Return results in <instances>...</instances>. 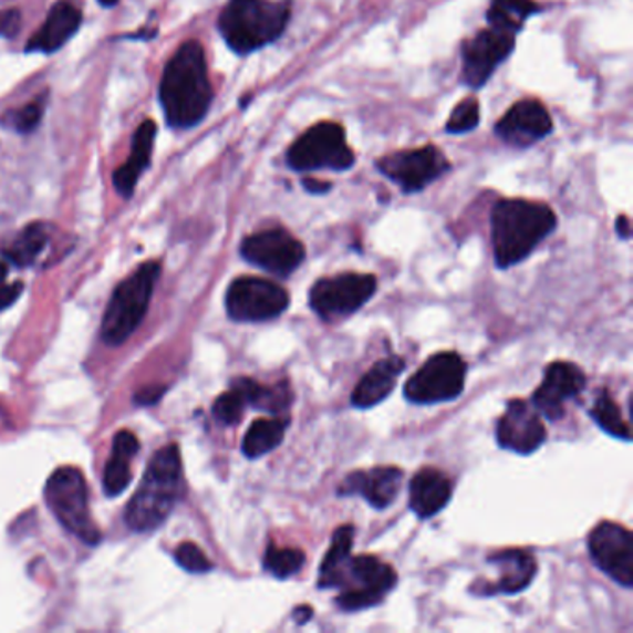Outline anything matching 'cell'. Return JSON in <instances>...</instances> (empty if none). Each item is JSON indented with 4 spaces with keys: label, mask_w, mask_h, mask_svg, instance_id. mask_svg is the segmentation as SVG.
I'll return each instance as SVG.
<instances>
[{
    "label": "cell",
    "mask_w": 633,
    "mask_h": 633,
    "mask_svg": "<svg viewBox=\"0 0 633 633\" xmlns=\"http://www.w3.org/2000/svg\"><path fill=\"white\" fill-rule=\"evenodd\" d=\"M452 481L435 468H422L411 481L409 507L421 518H432L443 511L452 498Z\"/></svg>",
    "instance_id": "7402d4cb"
},
{
    "label": "cell",
    "mask_w": 633,
    "mask_h": 633,
    "mask_svg": "<svg viewBox=\"0 0 633 633\" xmlns=\"http://www.w3.org/2000/svg\"><path fill=\"white\" fill-rule=\"evenodd\" d=\"M160 270L158 262L149 260L115 288L101 325V336L106 344H123L139 328L149 309Z\"/></svg>",
    "instance_id": "5b68a950"
},
{
    "label": "cell",
    "mask_w": 633,
    "mask_h": 633,
    "mask_svg": "<svg viewBox=\"0 0 633 633\" xmlns=\"http://www.w3.org/2000/svg\"><path fill=\"white\" fill-rule=\"evenodd\" d=\"M156 139V123L145 120L134 133L133 149L128 160L114 173L115 190L123 197L133 196L134 188L138 185L139 175L147 169L153 155Z\"/></svg>",
    "instance_id": "603a6c76"
},
{
    "label": "cell",
    "mask_w": 633,
    "mask_h": 633,
    "mask_svg": "<svg viewBox=\"0 0 633 633\" xmlns=\"http://www.w3.org/2000/svg\"><path fill=\"white\" fill-rule=\"evenodd\" d=\"M305 564V553L298 548H268L264 556V569L279 580H287L290 575L298 574Z\"/></svg>",
    "instance_id": "4dcf8cb0"
},
{
    "label": "cell",
    "mask_w": 633,
    "mask_h": 633,
    "mask_svg": "<svg viewBox=\"0 0 633 633\" xmlns=\"http://www.w3.org/2000/svg\"><path fill=\"white\" fill-rule=\"evenodd\" d=\"M403 473L396 467H377L353 473L340 484V496H363L374 509H386L402 489Z\"/></svg>",
    "instance_id": "d6986e66"
},
{
    "label": "cell",
    "mask_w": 633,
    "mask_h": 633,
    "mask_svg": "<svg viewBox=\"0 0 633 633\" xmlns=\"http://www.w3.org/2000/svg\"><path fill=\"white\" fill-rule=\"evenodd\" d=\"M303 188H305L309 194L320 196V194H328V191L333 188V185H331V183H323V180L305 179L303 180Z\"/></svg>",
    "instance_id": "f35d334b"
},
{
    "label": "cell",
    "mask_w": 633,
    "mask_h": 633,
    "mask_svg": "<svg viewBox=\"0 0 633 633\" xmlns=\"http://www.w3.org/2000/svg\"><path fill=\"white\" fill-rule=\"evenodd\" d=\"M353 537H355L353 526H342V528L334 531L331 548L325 553V559H323L322 567H320V580H318L320 589L334 588L340 567L344 564L345 559L352 556Z\"/></svg>",
    "instance_id": "f1b7e54d"
},
{
    "label": "cell",
    "mask_w": 633,
    "mask_h": 633,
    "mask_svg": "<svg viewBox=\"0 0 633 633\" xmlns=\"http://www.w3.org/2000/svg\"><path fill=\"white\" fill-rule=\"evenodd\" d=\"M45 501L58 522L86 544L101 541L87 507L86 479L75 467H62L52 473L45 485Z\"/></svg>",
    "instance_id": "8992f818"
},
{
    "label": "cell",
    "mask_w": 633,
    "mask_h": 633,
    "mask_svg": "<svg viewBox=\"0 0 633 633\" xmlns=\"http://www.w3.org/2000/svg\"><path fill=\"white\" fill-rule=\"evenodd\" d=\"M82 13L70 2H56L41 24L34 38L29 41V52H56L81 29Z\"/></svg>",
    "instance_id": "ffe728a7"
},
{
    "label": "cell",
    "mask_w": 633,
    "mask_h": 633,
    "mask_svg": "<svg viewBox=\"0 0 633 633\" xmlns=\"http://www.w3.org/2000/svg\"><path fill=\"white\" fill-rule=\"evenodd\" d=\"M249 264L259 266L271 276H292L305 260V248L284 229H270L246 238L240 248Z\"/></svg>",
    "instance_id": "4fadbf2b"
},
{
    "label": "cell",
    "mask_w": 633,
    "mask_h": 633,
    "mask_svg": "<svg viewBox=\"0 0 633 633\" xmlns=\"http://www.w3.org/2000/svg\"><path fill=\"white\" fill-rule=\"evenodd\" d=\"M375 166L405 194H416L440 179L448 172L449 162L435 145H424L418 149L397 151L383 156Z\"/></svg>",
    "instance_id": "8fae6325"
},
{
    "label": "cell",
    "mask_w": 633,
    "mask_h": 633,
    "mask_svg": "<svg viewBox=\"0 0 633 633\" xmlns=\"http://www.w3.org/2000/svg\"><path fill=\"white\" fill-rule=\"evenodd\" d=\"M589 552L600 570L624 588H632L633 539L626 528L615 522L596 526L589 536Z\"/></svg>",
    "instance_id": "9a60e30c"
},
{
    "label": "cell",
    "mask_w": 633,
    "mask_h": 633,
    "mask_svg": "<svg viewBox=\"0 0 633 633\" xmlns=\"http://www.w3.org/2000/svg\"><path fill=\"white\" fill-rule=\"evenodd\" d=\"M396 585V572L372 556L345 559L340 567L334 588L340 589V610L361 611L380 604Z\"/></svg>",
    "instance_id": "52a82bcc"
},
{
    "label": "cell",
    "mask_w": 633,
    "mask_h": 633,
    "mask_svg": "<svg viewBox=\"0 0 633 633\" xmlns=\"http://www.w3.org/2000/svg\"><path fill=\"white\" fill-rule=\"evenodd\" d=\"M498 567L500 580L496 583H484V588L474 589L479 594L518 593L530 585L536 575V561L520 550H506L489 559Z\"/></svg>",
    "instance_id": "44dd1931"
},
{
    "label": "cell",
    "mask_w": 633,
    "mask_h": 633,
    "mask_svg": "<svg viewBox=\"0 0 633 633\" xmlns=\"http://www.w3.org/2000/svg\"><path fill=\"white\" fill-rule=\"evenodd\" d=\"M8 264L0 262V311L8 309V307L15 303L21 292H23V284L21 282H13L7 284Z\"/></svg>",
    "instance_id": "d590c367"
},
{
    "label": "cell",
    "mask_w": 633,
    "mask_h": 633,
    "mask_svg": "<svg viewBox=\"0 0 633 633\" xmlns=\"http://www.w3.org/2000/svg\"><path fill=\"white\" fill-rule=\"evenodd\" d=\"M287 162L295 172H345L355 164V153L345 142L342 125L322 122L301 134L300 138L290 145Z\"/></svg>",
    "instance_id": "ba28073f"
},
{
    "label": "cell",
    "mask_w": 633,
    "mask_h": 633,
    "mask_svg": "<svg viewBox=\"0 0 633 633\" xmlns=\"http://www.w3.org/2000/svg\"><path fill=\"white\" fill-rule=\"evenodd\" d=\"M552 131V115L537 98L518 101L507 110L500 122L496 123L498 138L518 149H526L537 144L539 139L547 138Z\"/></svg>",
    "instance_id": "2e32d148"
},
{
    "label": "cell",
    "mask_w": 633,
    "mask_h": 633,
    "mask_svg": "<svg viewBox=\"0 0 633 633\" xmlns=\"http://www.w3.org/2000/svg\"><path fill=\"white\" fill-rule=\"evenodd\" d=\"M43 101L24 104L21 108L10 110L0 117V123L13 133L30 134L40 125L43 117Z\"/></svg>",
    "instance_id": "1f68e13d"
},
{
    "label": "cell",
    "mask_w": 633,
    "mask_h": 633,
    "mask_svg": "<svg viewBox=\"0 0 633 633\" xmlns=\"http://www.w3.org/2000/svg\"><path fill=\"white\" fill-rule=\"evenodd\" d=\"M160 103L173 128L196 127L207 115L212 84L199 41H186L167 62L160 81Z\"/></svg>",
    "instance_id": "6da1fadb"
},
{
    "label": "cell",
    "mask_w": 633,
    "mask_h": 633,
    "mask_svg": "<svg viewBox=\"0 0 633 633\" xmlns=\"http://www.w3.org/2000/svg\"><path fill=\"white\" fill-rule=\"evenodd\" d=\"M290 298L284 288L260 277H240L232 282L225 307L237 322H268L287 311Z\"/></svg>",
    "instance_id": "7c38bea8"
},
{
    "label": "cell",
    "mask_w": 633,
    "mask_h": 633,
    "mask_svg": "<svg viewBox=\"0 0 633 633\" xmlns=\"http://www.w3.org/2000/svg\"><path fill=\"white\" fill-rule=\"evenodd\" d=\"M21 12L18 8H8V10H2L0 12V38H15L21 30Z\"/></svg>",
    "instance_id": "8d00e7d4"
},
{
    "label": "cell",
    "mask_w": 633,
    "mask_h": 633,
    "mask_svg": "<svg viewBox=\"0 0 633 633\" xmlns=\"http://www.w3.org/2000/svg\"><path fill=\"white\" fill-rule=\"evenodd\" d=\"M287 424L288 421H279V418L255 421L243 437V455L249 459H257V457L270 454L271 449H276L281 444L284 432H287Z\"/></svg>",
    "instance_id": "4316f807"
},
{
    "label": "cell",
    "mask_w": 633,
    "mask_h": 633,
    "mask_svg": "<svg viewBox=\"0 0 633 633\" xmlns=\"http://www.w3.org/2000/svg\"><path fill=\"white\" fill-rule=\"evenodd\" d=\"M585 381V374L575 364L553 363L533 394V407L548 421H559L564 415V403L580 396Z\"/></svg>",
    "instance_id": "ac0fdd59"
},
{
    "label": "cell",
    "mask_w": 633,
    "mask_h": 633,
    "mask_svg": "<svg viewBox=\"0 0 633 633\" xmlns=\"http://www.w3.org/2000/svg\"><path fill=\"white\" fill-rule=\"evenodd\" d=\"M139 452L138 438L134 437L131 432H120L114 437V448H112V457L104 468V492L114 498L127 490L133 479L131 474V460L134 455Z\"/></svg>",
    "instance_id": "d4e9b609"
},
{
    "label": "cell",
    "mask_w": 633,
    "mask_h": 633,
    "mask_svg": "<svg viewBox=\"0 0 633 633\" xmlns=\"http://www.w3.org/2000/svg\"><path fill=\"white\" fill-rule=\"evenodd\" d=\"M290 21V4L277 0H229L218 29L237 54H251L281 38Z\"/></svg>",
    "instance_id": "277c9868"
},
{
    "label": "cell",
    "mask_w": 633,
    "mask_h": 633,
    "mask_svg": "<svg viewBox=\"0 0 633 633\" xmlns=\"http://www.w3.org/2000/svg\"><path fill=\"white\" fill-rule=\"evenodd\" d=\"M541 10L536 0H492L487 21L490 29L517 35L525 29L526 21Z\"/></svg>",
    "instance_id": "484cf974"
},
{
    "label": "cell",
    "mask_w": 633,
    "mask_h": 633,
    "mask_svg": "<svg viewBox=\"0 0 633 633\" xmlns=\"http://www.w3.org/2000/svg\"><path fill=\"white\" fill-rule=\"evenodd\" d=\"M512 51L515 34L496 29L481 30L463 45V82L473 90L484 87Z\"/></svg>",
    "instance_id": "5bb4252c"
},
{
    "label": "cell",
    "mask_w": 633,
    "mask_h": 633,
    "mask_svg": "<svg viewBox=\"0 0 633 633\" xmlns=\"http://www.w3.org/2000/svg\"><path fill=\"white\" fill-rule=\"evenodd\" d=\"M630 232H632V229H630V221H627L626 216H621V218L616 219V235L624 238V240H627V238H630Z\"/></svg>",
    "instance_id": "ab89813d"
},
{
    "label": "cell",
    "mask_w": 633,
    "mask_h": 633,
    "mask_svg": "<svg viewBox=\"0 0 633 633\" xmlns=\"http://www.w3.org/2000/svg\"><path fill=\"white\" fill-rule=\"evenodd\" d=\"M183 489V463L177 444L156 452L145 470L139 489L128 501V528L133 531H153L169 517Z\"/></svg>",
    "instance_id": "3957f363"
},
{
    "label": "cell",
    "mask_w": 633,
    "mask_h": 633,
    "mask_svg": "<svg viewBox=\"0 0 633 633\" xmlns=\"http://www.w3.org/2000/svg\"><path fill=\"white\" fill-rule=\"evenodd\" d=\"M117 2H120V0H98V4H101V7H106V8L115 7Z\"/></svg>",
    "instance_id": "60d3db41"
},
{
    "label": "cell",
    "mask_w": 633,
    "mask_h": 633,
    "mask_svg": "<svg viewBox=\"0 0 633 633\" xmlns=\"http://www.w3.org/2000/svg\"><path fill=\"white\" fill-rule=\"evenodd\" d=\"M164 392H166V386H147V388L136 394V402H138L139 405H151V403L158 402Z\"/></svg>",
    "instance_id": "74e56055"
},
{
    "label": "cell",
    "mask_w": 633,
    "mask_h": 633,
    "mask_svg": "<svg viewBox=\"0 0 633 633\" xmlns=\"http://www.w3.org/2000/svg\"><path fill=\"white\" fill-rule=\"evenodd\" d=\"M465 377L467 364L457 353H437L407 381L403 394L416 405L449 402L465 388Z\"/></svg>",
    "instance_id": "9c48e42d"
},
{
    "label": "cell",
    "mask_w": 633,
    "mask_h": 633,
    "mask_svg": "<svg viewBox=\"0 0 633 633\" xmlns=\"http://www.w3.org/2000/svg\"><path fill=\"white\" fill-rule=\"evenodd\" d=\"M403 369H405V363L396 355L375 363L374 369L370 370L369 374L364 375L355 386L352 394L353 405L357 409H370L386 399Z\"/></svg>",
    "instance_id": "cb8c5ba5"
},
{
    "label": "cell",
    "mask_w": 633,
    "mask_h": 633,
    "mask_svg": "<svg viewBox=\"0 0 633 633\" xmlns=\"http://www.w3.org/2000/svg\"><path fill=\"white\" fill-rule=\"evenodd\" d=\"M492 246L498 268L522 262L552 235L558 218L552 208L526 199H504L492 208Z\"/></svg>",
    "instance_id": "7a4b0ae2"
},
{
    "label": "cell",
    "mask_w": 633,
    "mask_h": 633,
    "mask_svg": "<svg viewBox=\"0 0 633 633\" xmlns=\"http://www.w3.org/2000/svg\"><path fill=\"white\" fill-rule=\"evenodd\" d=\"M479 125V103L474 97L465 98L455 106L446 123V133L467 134Z\"/></svg>",
    "instance_id": "836d02e7"
},
{
    "label": "cell",
    "mask_w": 633,
    "mask_h": 633,
    "mask_svg": "<svg viewBox=\"0 0 633 633\" xmlns=\"http://www.w3.org/2000/svg\"><path fill=\"white\" fill-rule=\"evenodd\" d=\"M175 561H177L183 569L188 570V572H194V574H203V572H208V570L212 569L210 559H208L201 548L194 544V542L180 544V547L175 550Z\"/></svg>",
    "instance_id": "e575fe53"
},
{
    "label": "cell",
    "mask_w": 633,
    "mask_h": 633,
    "mask_svg": "<svg viewBox=\"0 0 633 633\" xmlns=\"http://www.w3.org/2000/svg\"><path fill=\"white\" fill-rule=\"evenodd\" d=\"M377 281L366 273H342L318 281L311 290L312 311L334 322L357 312L375 294Z\"/></svg>",
    "instance_id": "30bf717a"
},
{
    "label": "cell",
    "mask_w": 633,
    "mask_h": 633,
    "mask_svg": "<svg viewBox=\"0 0 633 633\" xmlns=\"http://www.w3.org/2000/svg\"><path fill=\"white\" fill-rule=\"evenodd\" d=\"M46 240H49V235H46L45 227L41 224H30L19 232L18 237L13 238L10 246L2 249V253L12 264L24 268V266L34 264L35 259L43 253Z\"/></svg>",
    "instance_id": "83f0119b"
},
{
    "label": "cell",
    "mask_w": 633,
    "mask_h": 633,
    "mask_svg": "<svg viewBox=\"0 0 633 633\" xmlns=\"http://www.w3.org/2000/svg\"><path fill=\"white\" fill-rule=\"evenodd\" d=\"M248 407L243 392L237 385H232L229 392H225L214 403V416L225 426H235L242 421L243 409Z\"/></svg>",
    "instance_id": "d6a6232c"
},
{
    "label": "cell",
    "mask_w": 633,
    "mask_h": 633,
    "mask_svg": "<svg viewBox=\"0 0 633 633\" xmlns=\"http://www.w3.org/2000/svg\"><path fill=\"white\" fill-rule=\"evenodd\" d=\"M593 421L599 424L605 433H610L611 437L621 438V440H630L632 433L626 422L622 421L621 409L608 392H602L596 402H594L593 411H591Z\"/></svg>",
    "instance_id": "f546056e"
},
{
    "label": "cell",
    "mask_w": 633,
    "mask_h": 633,
    "mask_svg": "<svg viewBox=\"0 0 633 633\" xmlns=\"http://www.w3.org/2000/svg\"><path fill=\"white\" fill-rule=\"evenodd\" d=\"M496 438L501 448L515 454L530 455L541 448L547 438V427L541 416L525 399H512L498 421Z\"/></svg>",
    "instance_id": "e0dca14e"
}]
</instances>
